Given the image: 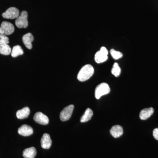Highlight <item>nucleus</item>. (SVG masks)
Wrapping results in <instances>:
<instances>
[{"label":"nucleus","mask_w":158,"mask_h":158,"mask_svg":"<svg viewBox=\"0 0 158 158\" xmlns=\"http://www.w3.org/2000/svg\"><path fill=\"white\" fill-rule=\"evenodd\" d=\"M153 136L156 140L158 141V128H156L153 130Z\"/></svg>","instance_id":"22"},{"label":"nucleus","mask_w":158,"mask_h":158,"mask_svg":"<svg viewBox=\"0 0 158 158\" xmlns=\"http://www.w3.org/2000/svg\"><path fill=\"white\" fill-rule=\"evenodd\" d=\"M109 53L108 50L105 47L101 48L100 50L97 52L94 56V60L97 63H102L108 59Z\"/></svg>","instance_id":"4"},{"label":"nucleus","mask_w":158,"mask_h":158,"mask_svg":"<svg viewBox=\"0 0 158 158\" xmlns=\"http://www.w3.org/2000/svg\"><path fill=\"white\" fill-rule=\"evenodd\" d=\"M15 25L19 28H26L28 26V13L27 11H23L15 21Z\"/></svg>","instance_id":"2"},{"label":"nucleus","mask_w":158,"mask_h":158,"mask_svg":"<svg viewBox=\"0 0 158 158\" xmlns=\"http://www.w3.org/2000/svg\"><path fill=\"white\" fill-rule=\"evenodd\" d=\"M110 52L111 56H112L113 59H116V60L120 59L123 56V55L121 52L115 50L113 49H111Z\"/></svg>","instance_id":"20"},{"label":"nucleus","mask_w":158,"mask_h":158,"mask_svg":"<svg viewBox=\"0 0 158 158\" xmlns=\"http://www.w3.org/2000/svg\"><path fill=\"white\" fill-rule=\"evenodd\" d=\"M14 31V26L11 23L4 21L1 24L0 27V34L7 36L13 34Z\"/></svg>","instance_id":"5"},{"label":"nucleus","mask_w":158,"mask_h":158,"mask_svg":"<svg viewBox=\"0 0 158 158\" xmlns=\"http://www.w3.org/2000/svg\"><path fill=\"white\" fill-rule=\"evenodd\" d=\"M23 51L20 46L18 45L15 46L11 50V56L13 58H15L18 56L23 55Z\"/></svg>","instance_id":"17"},{"label":"nucleus","mask_w":158,"mask_h":158,"mask_svg":"<svg viewBox=\"0 0 158 158\" xmlns=\"http://www.w3.org/2000/svg\"><path fill=\"white\" fill-rule=\"evenodd\" d=\"M94 73V69L92 65L88 64L84 65L79 71L77 79L80 81L84 82L91 77Z\"/></svg>","instance_id":"1"},{"label":"nucleus","mask_w":158,"mask_h":158,"mask_svg":"<svg viewBox=\"0 0 158 158\" xmlns=\"http://www.w3.org/2000/svg\"><path fill=\"white\" fill-rule=\"evenodd\" d=\"M20 15L19 9L15 7H11L7 9L2 14V16L7 19H17Z\"/></svg>","instance_id":"6"},{"label":"nucleus","mask_w":158,"mask_h":158,"mask_svg":"<svg viewBox=\"0 0 158 158\" xmlns=\"http://www.w3.org/2000/svg\"><path fill=\"white\" fill-rule=\"evenodd\" d=\"M30 108L28 107H26L17 111L16 113V116L19 119H24L27 118L30 115Z\"/></svg>","instance_id":"15"},{"label":"nucleus","mask_w":158,"mask_h":158,"mask_svg":"<svg viewBox=\"0 0 158 158\" xmlns=\"http://www.w3.org/2000/svg\"><path fill=\"white\" fill-rule=\"evenodd\" d=\"M34 37L31 33H29L25 34L23 37L22 40L24 45L29 49L32 48V44Z\"/></svg>","instance_id":"11"},{"label":"nucleus","mask_w":158,"mask_h":158,"mask_svg":"<svg viewBox=\"0 0 158 158\" xmlns=\"http://www.w3.org/2000/svg\"><path fill=\"white\" fill-rule=\"evenodd\" d=\"M111 73L114 76L116 77H118L120 75L121 73V69L118 63L115 62L113 64V68L111 70Z\"/></svg>","instance_id":"19"},{"label":"nucleus","mask_w":158,"mask_h":158,"mask_svg":"<svg viewBox=\"0 0 158 158\" xmlns=\"http://www.w3.org/2000/svg\"><path fill=\"white\" fill-rule=\"evenodd\" d=\"M52 144L50 136L47 133L44 134L41 139V146L44 149H49Z\"/></svg>","instance_id":"10"},{"label":"nucleus","mask_w":158,"mask_h":158,"mask_svg":"<svg viewBox=\"0 0 158 158\" xmlns=\"http://www.w3.org/2000/svg\"><path fill=\"white\" fill-rule=\"evenodd\" d=\"M74 108V106L73 105H70L64 108L60 113V119L62 121L68 120L72 116Z\"/></svg>","instance_id":"7"},{"label":"nucleus","mask_w":158,"mask_h":158,"mask_svg":"<svg viewBox=\"0 0 158 158\" xmlns=\"http://www.w3.org/2000/svg\"><path fill=\"white\" fill-rule=\"evenodd\" d=\"M19 134L23 136H29L33 134V129L28 125H23L19 128L18 131Z\"/></svg>","instance_id":"9"},{"label":"nucleus","mask_w":158,"mask_h":158,"mask_svg":"<svg viewBox=\"0 0 158 158\" xmlns=\"http://www.w3.org/2000/svg\"><path fill=\"white\" fill-rule=\"evenodd\" d=\"M110 134L114 138H118L123 134V128L121 126L115 125L113 126L110 131Z\"/></svg>","instance_id":"13"},{"label":"nucleus","mask_w":158,"mask_h":158,"mask_svg":"<svg viewBox=\"0 0 158 158\" xmlns=\"http://www.w3.org/2000/svg\"><path fill=\"white\" fill-rule=\"evenodd\" d=\"M93 111L90 109L88 108L86 109L85 114L83 115L81 118V123L87 122L90 120L92 116H93Z\"/></svg>","instance_id":"16"},{"label":"nucleus","mask_w":158,"mask_h":158,"mask_svg":"<svg viewBox=\"0 0 158 158\" xmlns=\"http://www.w3.org/2000/svg\"><path fill=\"white\" fill-rule=\"evenodd\" d=\"M11 48L8 44L0 45V54L5 56H8L11 53Z\"/></svg>","instance_id":"18"},{"label":"nucleus","mask_w":158,"mask_h":158,"mask_svg":"<svg viewBox=\"0 0 158 158\" xmlns=\"http://www.w3.org/2000/svg\"><path fill=\"white\" fill-rule=\"evenodd\" d=\"M154 110L153 108H146L141 111L139 115L140 119L141 120H146L150 118L153 114Z\"/></svg>","instance_id":"12"},{"label":"nucleus","mask_w":158,"mask_h":158,"mask_svg":"<svg viewBox=\"0 0 158 158\" xmlns=\"http://www.w3.org/2000/svg\"><path fill=\"white\" fill-rule=\"evenodd\" d=\"M9 43V37L6 35L0 34V45L3 44H8Z\"/></svg>","instance_id":"21"},{"label":"nucleus","mask_w":158,"mask_h":158,"mask_svg":"<svg viewBox=\"0 0 158 158\" xmlns=\"http://www.w3.org/2000/svg\"><path fill=\"white\" fill-rule=\"evenodd\" d=\"M110 86L106 83H102L99 85L95 90V97L98 99L103 95L110 93Z\"/></svg>","instance_id":"3"},{"label":"nucleus","mask_w":158,"mask_h":158,"mask_svg":"<svg viewBox=\"0 0 158 158\" xmlns=\"http://www.w3.org/2000/svg\"><path fill=\"white\" fill-rule=\"evenodd\" d=\"M23 155L25 158H34L37 155V150L34 147L29 148L23 151Z\"/></svg>","instance_id":"14"},{"label":"nucleus","mask_w":158,"mask_h":158,"mask_svg":"<svg viewBox=\"0 0 158 158\" xmlns=\"http://www.w3.org/2000/svg\"><path fill=\"white\" fill-rule=\"evenodd\" d=\"M34 119L37 123L44 125L48 124L49 121L48 117L41 112H37L35 113Z\"/></svg>","instance_id":"8"}]
</instances>
